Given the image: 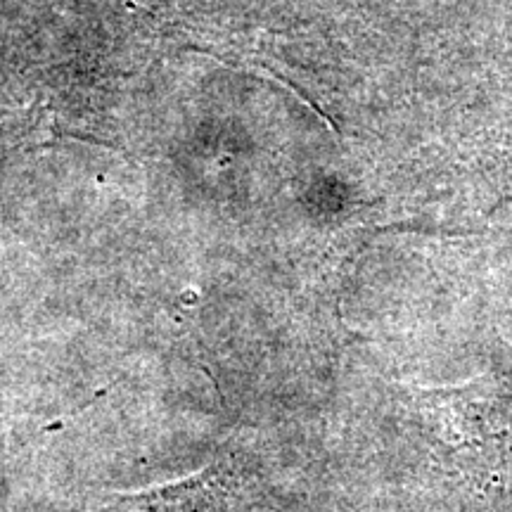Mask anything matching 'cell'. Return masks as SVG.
I'll list each match as a JSON object with an SVG mask.
<instances>
[{"instance_id":"cell-1","label":"cell","mask_w":512,"mask_h":512,"mask_svg":"<svg viewBox=\"0 0 512 512\" xmlns=\"http://www.w3.org/2000/svg\"><path fill=\"white\" fill-rule=\"evenodd\" d=\"M256 501L254 470L242 458H221L178 482L117 496L88 512H247Z\"/></svg>"}]
</instances>
